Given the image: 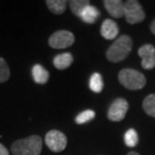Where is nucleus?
I'll use <instances>...</instances> for the list:
<instances>
[{"label":"nucleus","mask_w":155,"mask_h":155,"mask_svg":"<svg viewBox=\"0 0 155 155\" xmlns=\"http://www.w3.org/2000/svg\"><path fill=\"white\" fill-rule=\"evenodd\" d=\"M42 149V140L38 135L16 140L11 145L13 155H40Z\"/></svg>","instance_id":"1"},{"label":"nucleus","mask_w":155,"mask_h":155,"mask_svg":"<svg viewBox=\"0 0 155 155\" xmlns=\"http://www.w3.org/2000/svg\"><path fill=\"white\" fill-rule=\"evenodd\" d=\"M133 41L128 35L118 38L107 51V58L112 63H119L125 60L132 51Z\"/></svg>","instance_id":"2"},{"label":"nucleus","mask_w":155,"mask_h":155,"mask_svg":"<svg viewBox=\"0 0 155 155\" xmlns=\"http://www.w3.org/2000/svg\"><path fill=\"white\" fill-rule=\"evenodd\" d=\"M119 82L126 89L136 91L143 89L146 85V78L142 73L133 69H124L119 73Z\"/></svg>","instance_id":"3"},{"label":"nucleus","mask_w":155,"mask_h":155,"mask_svg":"<svg viewBox=\"0 0 155 155\" xmlns=\"http://www.w3.org/2000/svg\"><path fill=\"white\" fill-rule=\"evenodd\" d=\"M124 16H125L126 21L128 23L136 24L144 20L145 12L138 1L128 0L124 3Z\"/></svg>","instance_id":"4"},{"label":"nucleus","mask_w":155,"mask_h":155,"mask_svg":"<svg viewBox=\"0 0 155 155\" xmlns=\"http://www.w3.org/2000/svg\"><path fill=\"white\" fill-rule=\"evenodd\" d=\"M45 142L49 149L54 152H61L67 147L68 139L63 132L58 130H51L46 133Z\"/></svg>","instance_id":"5"},{"label":"nucleus","mask_w":155,"mask_h":155,"mask_svg":"<svg viewBox=\"0 0 155 155\" xmlns=\"http://www.w3.org/2000/svg\"><path fill=\"white\" fill-rule=\"evenodd\" d=\"M74 42H75V35L69 30H58L52 33L48 39V45L55 49L67 48L74 45Z\"/></svg>","instance_id":"6"},{"label":"nucleus","mask_w":155,"mask_h":155,"mask_svg":"<svg viewBox=\"0 0 155 155\" xmlns=\"http://www.w3.org/2000/svg\"><path fill=\"white\" fill-rule=\"evenodd\" d=\"M128 109L129 104L125 99H116L108 110V118L113 122H120L125 118Z\"/></svg>","instance_id":"7"},{"label":"nucleus","mask_w":155,"mask_h":155,"mask_svg":"<svg viewBox=\"0 0 155 155\" xmlns=\"http://www.w3.org/2000/svg\"><path fill=\"white\" fill-rule=\"evenodd\" d=\"M138 54L141 58V66L145 70L155 68V48L152 45H144L138 49Z\"/></svg>","instance_id":"8"},{"label":"nucleus","mask_w":155,"mask_h":155,"mask_svg":"<svg viewBox=\"0 0 155 155\" xmlns=\"http://www.w3.org/2000/svg\"><path fill=\"white\" fill-rule=\"evenodd\" d=\"M119 35V26L112 19H106L103 21L101 26V35L105 39H114Z\"/></svg>","instance_id":"9"},{"label":"nucleus","mask_w":155,"mask_h":155,"mask_svg":"<svg viewBox=\"0 0 155 155\" xmlns=\"http://www.w3.org/2000/svg\"><path fill=\"white\" fill-rule=\"evenodd\" d=\"M104 6L114 18H120L124 16V2L121 0H106L104 1Z\"/></svg>","instance_id":"10"},{"label":"nucleus","mask_w":155,"mask_h":155,"mask_svg":"<svg viewBox=\"0 0 155 155\" xmlns=\"http://www.w3.org/2000/svg\"><path fill=\"white\" fill-rule=\"evenodd\" d=\"M31 74H32L33 81L36 84H39V85H45V84L48 83V81L49 79V73L41 64H36L32 67Z\"/></svg>","instance_id":"11"},{"label":"nucleus","mask_w":155,"mask_h":155,"mask_svg":"<svg viewBox=\"0 0 155 155\" xmlns=\"http://www.w3.org/2000/svg\"><path fill=\"white\" fill-rule=\"evenodd\" d=\"M99 16H100V11H99V9L97 7H95V6L90 4L83 10V12L81 13L80 18L84 21V22L92 24L97 21Z\"/></svg>","instance_id":"12"},{"label":"nucleus","mask_w":155,"mask_h":155,"mask_svg":"<svg viewBox=\"0 0 155 155\" xmlns=\"http://www.w3.org/2000/svg\"><path fill=\"white\" fill-rule=\"evenodd\" d=\"M74 61V57L71 52H64V54H58L54 58V66L58 70H66Z\"/></svg>","instance_id":"13"},{"label":"nucleus","mask_w":155,"mask_h":155,"mask_svg":"<svg viewBox=\"0 0 155 155\" xmlns=\"http://www.w3.org/2000/svg\"><path fill=\"white\" fill-rule=\"evenodd\" d=\"M45 4L52 13L61 14L66 11L68 1L66 0H46Z\"/></svg>","instance_id":"14"},{"label":"nucleus","mask_w":155,"mask_h":155,"mask_svg":"<svg viewBox=\"0 0 155 155\" xmlns=\"http://www.w3.org/2000/svg\"><path fill=\"white\" fill-rule=\"evenodd\" d=\"M89 87H90V90L94 93L102 92V90L104 88V83H103V79H102V76L99 73L93 74L91 78H90Z\"/></svg>","instance_id":"15"},{"label":"nucleus","mask_w":155,"mask_h":155,"mask_svg":"<svg viewBox=\"0 0 155 155\" xmlns=\"http://www.w3.org/2000/svg\"><path fill=\"white\" fill-rule=\"evenodd\" d=\"M69 3L72 12L79 17L81 16V13L83 12L84 9L88 5H90V1H88V0H72Z\"/></svg>","instance_id":"16"},{"label":"nucleus","mask_w":155,"mask_h":155,"mask_svg":"<svg viewBox=\"0 0 155 155\" xmlns=\"http://www.w3.org/2000/svg\"><path fill=\"white\" fill-rule=\"evenodd\" d=\"M143 109L145 113L155 118V94L148 95L143 101Z\"/></svg>","instance_id":"17"},{"label":"nucleus","mask_w":155,"mask_h":155,"mask_svg":"<svg viewBox=\"0 0 155 155\" xmlns=\"http://www.w3.org/2000/svg\"><path fill=\"white\" fill-rule=\"evenodd\" d=\"M124 142L128 147H135L138 144L139 136L135 129L127 130L125 135H124Z\"/></svg>","instance_id":"18"},{"label":"nucleus","mask_w":155,"mask_h":155,"mask_svg":"<svg viewBox=\"0 0 155 155\" xmlns=\"http://www.w3.org/2000/svg\"><path fill=\"white\" fill-rule=\"evenodd\" d=\"M96 116V113L95 111L93 110H86V111H83L82 113H80L79 115L76 117V123L79 124V125H82V124H85V123H88L90 122L91 120H93Z\"/></svg>","instance_id":"19"},{"label":"nucleus","mask_w":155,"mask_h":155,"mask_svg":"<svg viewBox=\"0 0 155 155\" xmlns=\"http://www.w3.org/2000/svg\"><path fill=\"white\" fill-rule=\"evenodd\" d=\"M10 77V70L7 63L3 58L0 57V84L8 81Z\"/></svg>","instance_id":"20"},{"label":"nucleus","mask_w":155,"mask_h":155,"mask_svg":"<svg viewBox=\"0 0 155 155\" xmlns=\"http://www.w3.org/2000/svg\"><path fill=\"white\" fill-rule=\"evenodd\" d=\"M0 155H9L8 149L1 143H0Z\"/></svg>","instance_id":"21"},{"label":"nucleus","mask_w":155,"mask_h":155,"mask_svg":"<svg viewBox=\"0 0 155 155\" xmlns=\"http://www.w3.org/2000/svg\"><path fill=\"white\" fill-rule=\"evenodd\" d=\"M150 30L151 32L153 33V35H155V19L151 22V25H150Z\"/></svg>","instance_id":"22"},{"label":"nucleus","mask_w":155,"mask_h":155,"mask_svg":"<svg viewBox=\"0 0 155 155\" xmlns=\"http://www.w3.org/2000/svg\"><path fill=\"white\" fill-rule=\"evenodd\" d=\"M127 155H140V154L137 153V152H135V151H131V152H129Z\"/></svg>","instance_id":"23"}]
</instances>
